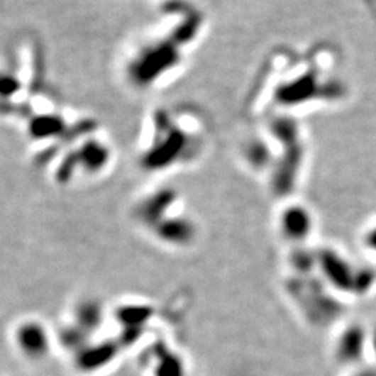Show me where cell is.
<instances>
[{"instance_id": "3", "label": "cell", "mask_w": 376, "mask_h": 376, "mask_svg": "<svg viewBox=\"0 0 376 376\" xmlns=\"http://www.w3.org/2000/svg\"><path fill=\"white\" fill-rule=\"evenodd\" d=\"M112 150L101 138L89 134L78 145L67 150L55 170V180L62 184L70 183L75 175L95 176L102 173L111 163Z\"/></svg>"}, {"instance_id": "10", "label": "cell", "mask_w": 376, "mask_h": 376, "mask_svg": "<svg viewBox=\"0 0 376 376\" xmlns=\"http://www.w3.org/2000/svg\"><path fill=\"white\" fill-rule=\"evenodd\" d=\"M244 159L255 172L265 169L272 157L267 141L261 136L251 137L244 145Z\"/></svg>"}, {"instance_id": "11", "label": "cell", "mask_w": 376, "mask_h": 376, "mask_svg": "<svg viewBox=\"0 0 376 376\" xmlns=\"http://www.w3.org/2000/svg\"><path fill=\"white\" fill-rule=\"evenodd\" d=\"M102 322V308L95 301H82L75 308V322L87 333L94 332Z\"/></svg>"}, {"instance_id": "7", "label": "cell", "mask_w": 376, "mask_h": 376, "mask_svg": "<svg viewBox=\"0 0 376 376\" xmlns=\"http://www.w3.org/2000/svg\"><path fill=\"white\" fill-rule=\"evenodd\" d=\"M152 231L160 241L175 247L188 245L195 238L194 223L187 218L179 215H170L160 221L157 225L152 227Z\"/></svg>"}, {"instance_id": "8", "label": "cell", "mask_w": 376, "mask_h": 376, "mask_svg": "<svg viewBox=\"0 0 376 376\" xmlns=\"http://www.w3.org/2000/svg\"><path fill=\"white\" fill-rule=\"evenodd\" d=\"M280 227L286 238L302 240L311 230V218L299 206H289L280 216Z\"/></svg>"}, {"instance_id": "12", "label": "cell", "mask_w": 376, "mask_h": 376, "mask_svg": "<svg viewBox=\"0 0 376 376\" xmlns=\"http://www.w3.org/2000/svg\"><path fill=\"white\" fill-rule=\"evenodd\" d=\"M186 368L180 355L170 350H163L155 360L153 376H184Z\"/></svg>"}, {"instance_id": "5", "label": "cell", "mask_w": 376, "mask_h": 376, "mask_svg": "<svg viewBox=\"0 0 376 376\" xmlns=\"http://www.w3.org/2000/svg\"><path fill=\"white\" fill-rule=\"evenodd\" d=\"M179 199V195L176 191L170 188L157 189L150 197L144 198V201L138 206V218L143 221V223L152 228L153 226L157 225L160 221L170 216V211L176 205Z\"/></svg>"}, {"instance_id": "4", "label": "cell", "mask_w": 376, "mask_h": 376, "mask_svg": "<svg viewBox=\"0 0 376 376\" xmlns=\"http://www.w3.org/2000/svg\"><path fill=\"white\" fill-rule=\"evenodd\" d=\"M16 344L28 358L40 360L50 350V336L46 328L37 321H27L16 331Z\"/></svg>"}, {"instance_id": "6", "label": "cell", "mask_w": 376, "mask_h": 376, "mask_svg": "<svg viewBox=\"0 0 376 376\" xmlns=\"http://www.w3.org/2000/svg\"><path fill=\"white\" fill-rule=\"evenodd\" d=\"M120 345L114 341L87 344L75 353V365L81 372H98L112 364Z\"/></svg>"}, {"instance_id": "9", "label": "cell", "mask_w": 376, "mask_h": 376, "mask_svg": "<svg viewBox=\"0 0 376 376\" xmlns=\"http://www.w3.org/2000/svg\"><path fill=\"white\" fill-rule=\"evenodd\" d=\"M153 316V308L145 304H126L116 311V318L121 328L141 331Z\"/></svg>"}, {"instance_id": "2", "label": "cell", "mask_w": 376, "mask_h": 376, "mask_svg": "<svg viewBox=\"0 0 376 376\" xmlns=\"http://www.w3.org/2000/svg\"><path fill=\"white\" fill-rule=\"evenodd\" d=\"M184 45L169 31L163 39H155L144 45L128 65V74L134 84L150 87L179 69L183 60Z\"/></svg>"}, {"instance_id": "1", "label": "cell", "mask_w": 376, "mask_h": 376, "mask_svg": "<svg viewBox=\"0 0 376 376\" xmlns=\"http://www.w3.org/2000/svg\"><path fill=\"white\" fill-rule=\"evenodd\" d=\"M157 111L152 114L150 134L145 141L141 162L148 172H162L187 157L199 147L202 123L194 113Z\"/></svg>"}]
</instances>
